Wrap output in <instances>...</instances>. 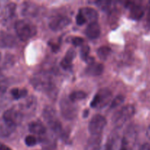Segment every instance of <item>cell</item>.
I'll use <instances>...</instances> for the list:
<instances>
[{
	"label": "cell",
	"instance_id": "cell-21",
	"mask_svg": "<svg viewBox=\"0 0 150 150\" xmlns=\"http://www.w3.org/2000/svg\"><path fill=\"white\" fill-rule=\"evenodd\" d=\"M87 94L83 91H74L71 92L69 96V98L71 102L75 103L78 100H82L86 98Z\"/></svg>",
	"mask_w": 150,
	"mask_h": 150
},
{
	"label": "cell",
	"instance_id": "cell-25",
	"mask_svg": "<svg viewBox=\"0 0 150 150\" xmlns=\"http://www.w3.org/2000/svg\"><path fill=\"white\" fill-rule=\"evenodd\" d=\"M7 87H8V81L2 73H0V96L5 93Z\"/></svg>",
	"mask_w": 150,
	"mask_h": 150
},
{
	"label": "cell",
	"instance_id": "cell-7",
	"mask_svg": "<svg viewBox=\"0 0 150 150\" xmlns=\"http://www.w3.org/2000/svg\"><path fill=\"white\" fill-rule=\"evenodd\" d=\"M106 125H107V120L105 117L100 114H96L90 121L88 125V130L91 136H100Z\"/></svg>",
	"mask_w": 150,
	"mask_h": 150
},
{
	"label": "cell",
	"instance_id": "cell-11",
	"mask_svg": "<svg viewBox=\"0 0 150 150\" xmlns=\"http://www.w3.org/2000/svg\"><path fill=\"white\" fill-rule=\"evenodd\" d=\"M79 13L83 16L85 18L86 23L88 22V24L91 23L97 22L98 20V13L96 10L91 8V7H82L79 10Z\"/></svg>",
	"mask_w": 150,
	"mask_h": 150
},
{
	"label": "cell",
	"instance_id": "cell-20",
	"mask_svg": "<svg viewBox=\"0 0 150 150\" xmlns=\"http://www.w3.org/2000/svg\"><path fill=\"white\" fill-rule=\"evenodd\" d=\"M89 53H90L89 46L87 45H82L80 50V57L81 58H82V59L84 60L85 62H86L88 64L95 62L94 61V58L90 57Z\"/></svg>",
	"mask_w": 150,
	"mask_h": 150
},
{
	"label": "cell",
	"instance_id": "cell-24",
	"mask_svg": "<svg viewBox=\"0 0 150 150\" xmlns=\"http://www.w3.org/2000/svg\"><path fill=\"white\" fill-rule=\"evenodd\" d=\"M16 4L15 3H9L5 7V10H4V16L5 18H10L12 16L14 15L15 11H16Z\"/></svg>",
	"mask_w": 150,
	"mask_h": 150
},
{
	"label": "cell",
	"instance_id": "cell-37",
	"mask_svg": "<svg viewBox=\"0 0 150 150\" xmlns=\"http://www.w3.org/2000/svg\"><path fill=\"white\" fill-rule=\"evenodd\" d=\"M88 113H89V111H88V110H85V111H84V114H83V117H85H85H87V116H88Z\"/></svg>",
	"mask_w": 150,
	"mask_h": 150
},
{
	"label": "cell",
	"instance_id": "cell-1",
	"mask_svg": "<svg viewBox=\"0 0 150 150\" xmlns=\"http://www.w3.org/2000/svg\"><path fill=\"white\" fill-rule=\"evenodd\" d=\"M31 84L39 92L54 93L55 86L51 76L45 73H38L32 76Z\"/></svg>",
	"mask_w": 150,
	"mask_h": 150
},
{
	"label": "cell",
	"instance_id": "cell-19",
	"mask_svg": "<svg viewBox=\"0 0 150 150\" xmlns=\"http://www.w3.org/2000/svg\"><path fill=\"white\" fill-rule=\"evenodd\" d=\"M144 10L140 5H132L130 9V16L135 20H139L144 16Z\"/></svg>",
	"mask_w": 150,
	"mask_h": 150
},
{
	"label": "cell",
	"instance_id": "cell-38",
	"mask_svg": "<svg viewBox=\"0 0 150 150\" xmlns=\"http://www.w3.org/2000/svg\"><path fill=\"white\" fill-rule=\"evenodd\" d=\"M120 150H130V149H129V148L126 147V146H121V149Z\"/></svg>",
	"mask_w": 150,
	"mask_h": 150
},
{
	"label": "cell",
	"instance_id": "cell-31",
	"mask_svg": "<svg viewBox=\"0 0 150 150\" xmlns=\"http://www.w3.org/2000/svg\"><path fill=\"white\" fill-rule=\"evenodd\" d=\"M76 22L77 23V25L80 26V25H83L84 23H86V21H85V18L83 17V16L80 13H78V14L76 15Z\"/></svg>",
	"mask_w": 150,
	"mask_h": 150
},
{
	"label": "cell",
	"instance_id": "cell-2",
	"mask_svg": "<svg viewBox=\"0 0 150 150\" xmlns=\"http://www.w3.org/2000/svg\"><path fill=\"white\" fill-rule=\"evenodd\" d=\"M15 30L19 39L26 41L35 36L37 28L34 23L28 20H19L15 23Z\"/></svg>",
	"mask_w": 150,
	"mask_h": 150
},
{
	"label": "cell",
	"instance_id": "cell-33",
	"mask_svg": "<svg viewBox=\"0 0 150 150\" xmlns=\"http://www.w3.org/2000/svg\"><path fill=\"white\" fill-rule=\"evenodd\" d=\"M0 150H12L9 146L0 142Z\"/></svg>",
	"mask_w": 150,
	"mask_h": 150
},
{
	"label": "cell",
	"instance_id": "cell-23",
	"mask_svg": "<svg viewBox=\"0 0 150 150\" xmlns=\"http://www.w3.org/2000/svg\"><path fill=\"white\" fill-rule=\"evenodd\" d=\"M11 95L14 99L19 100L21 98H25L27 95V91L25 89H19L18 88H14L11 90Z\"/></svg>",
	"mask_w": 150,
	"mask_h": 150
},
{
	"label": "cell",
	"instance_id": "cell-14",
	"mask_svg": "<svg viewBox=\"0 0 150 150\" xmlns=\"http://www.w3.org/2000/svg\"><path fill=\"white\" fill-rule=\"evenodd\" d=\"M40 137V142L42 144V146L44 150H54L55 149L56 142L53 136H48L46 133Z\"/></svg>",
	"mask_w": 150,
	"mask_h": 150
},
{
	"label": "cell",
	"instance_id": "cell-16",
	"mask_svg": "<svg viewBox=\"0 0 150 150\" xmlns=\"http://www.w3.org/2000/svg\"><path fill=\"white\" fill-rule=\"evenodd\" d=\"M16 128V126L10 124L2 120V121L0 122V137H7L14 132Z\"/></svg>",
	"mask_w": 150,
	"mask_h": 150
},
{
	"label": "cell",
	"instance_id": "cell-15",
	"mask_svg": "<svg viewBox=\"0 0 150 150\" xmlns=\"http://www.w3.org/2000/svg\"><path fill=\"white\" fill-rule=\"evenodd\" d=\"M104 72V66L101 64L96 62H93L88 64L85 70V73L91 76H98L102 74Z\"/></svg>",
	"mask_w": 150,
	"mask_h": 150
},
{
	"label": "cell",
	"instance_id": "cell-26",
	"mask_svg": "<svg viewBox=\"0 0 150 150\" xmlns=\"http://www.w3.org/2000/svg\"><path fill=\"white\" fill-rule=\"evenodd\" d=\"M124 96L121 95H118L116 98H115L114 99L112 100L111 103H110V108H114L118 107L119 105H121L124 102Z\"/></svg>",
	"mask_w": 150,
	"mask_h": 150
},
{
	"label": "cell",
	"instance_id": "cell-10",
	"mask_svg": "<svg viewBox=\"0 0 150 150\" xmlns=\"http://www.w3.org/2000/svg\"><path fill=\"white\" fill-rule=\"evenodd\" d=\"M16 45V40L8 32L0 31V48H11Z\"/></svg>",
	"mask_w": 150,
	"mask_h": 150
},
{
	"label": "cell",
	"instance_id": "cell-29",
	"mask_svg": "<svg viewBox=\"0 0 150 150\" xmlns=\"http://www.w3.org/2000/svg\"><path fill=\"white\" fill-rule=\"evenodd\" d=\"M96 4L99 7H101L102 10H107V9L111 8V4L112 2L110 1H97Z\"/></svg>",
	"mask_w": 150,
	"mask_h": 150
},
{
	"label": "cell",
	"instance_id": "cell-12",
	"mask_svg": "<svg viewBox=\"0 0 150 150\" xmlns=\"http://www.w3.org/2000/svg\"><path fill=\"white\" fill-rule=\"evenodd\" d=\"M75 57H76V51L73 48L69 49L66 52V55L63 57L62 61L60 62V66L64 70H70L72 67V62H73Z\"/></svg>",
	"mask_w": 150,
	"mask_h": 150
},
{
	"label": "cell",
	"instance_id": "cell-9",
	"mask_svg": "<svg viewBox=\"0 0 150 150\" xmlns=\"http://www.w3.org/2000/svg\"><path fill=\"white\" fill-rule=\"evenodd\" d=\"M22 117L23 114L21 111H18L15 108H10L4 113L2 120L10 124L17 126L22 121Z\"/></svg>",
	"mask_w": 150,
	"mask_h": 150
},
{
	"label": "cell",
	"instance_id": "cell-34",
	"mask_svg": "<svg viewBox=\"0 0 150 150\" xmlns=\"http://www.w3.org/2000/svg\"><path fill=\"white\" fill-rule=\"evenodd\" d=\"M146 21H147V23H148L149 26H150V10H149V11L148 15H147Z\"/></svg>",
	"mask_w": 150,
	"mask_h": 150
},
{
	"label": "cell",
	"instance_id": "cell-35",
	"mask_svg": "<svg viewBox=\"0 0 150 150\" xmlns=\"http://www.w3.org/2000/svg\"><path fill=\"white\" fill-rule=\"evenodd\" d=\"M146 136H147V138H148V139L150 140V125L149 126V127H148V128H147Z\"/></svg>",
	"mask_w": 150,
	"mask_h": 150
},
{
	"label": "cell",
	"instance_id": "cell-4",
	"mask_svg": "<svg viewBox=\"0 0 150 150\" xmlns=\"http://www.w3.org/2000/svg\"><path fill=\"white\" fill-rule=\"evenodd\" d=\"M135 112V107L132 105H124L113 116V124L117 127H121L133 117Z\"/></svg>",
	"mask_w": 150,
	"mask_h": 150
},
{
	"label": "cell",
	"instance_id": "cell-27",
	"mask_svg": "<svg viewBox=\"0 0 150 150\" xmlns=\"http://www.w3.org/2000/svg\"><path fill=\"white\" fill-rule=\"evenodd\" d=\"M35 7L33 4H31L30 3H26V5H24L23 14L25 16H29V15H33L35 13Z\"/></svg>",
	"mask_w": 150,
	"mask_h": 150
},
{
	"label": "cell",
	"instance_id": "cell-8",
	"mask_svg": "<svg viewBox=\"0 0 150 150\" xmlns=\"http://www.w3.org/2000/svg\"><path fill=\"white\" fill-rule=\"evenodd\" d=\"M71 23V18L63 15H57L50 19L49 26L52 31H60L69 26Z\"/></svg>",
	"mask_w": 150,
	"mask_h": 150
},
{
	"label": "cell",
	"instance_id": "cell-30",
	"mask_svg": "<svg viewBox=\"0 0 150 150\" xmlns=\"http://www.w3.org/2000/svg\"><path fill=\"white\" fill-rule=\"evenodd\" d=\"M83 38H79V37H75L73 38L71 40V42L74 46H80L83 43Z\"/></svg>",
	"mask_w": 150,
	"mask_h": 150
},
{
	"label": "cell",
	"instance_id": "cell-28",
	"mask_svg": "<svg viewBox=\"0 0 150 150\" xmlns=\"http://www.w3.org/2000/svg\"><path fill=\"white\" fill-rule=\"evenodd\" d=\"M25 144L28 146H33L36 145L37 139L36 138L34 137L33 136H27L25 138Z\"/></svg>",
	"mask_w": 150,
	"mask_h": 150
},
{
	"label": "cell",
	"instance_id": "cell-22",
	"mask_svg": "<svg viewBox=\"0 0 150 150\" xmlns=\"http://www.w3.org/2000/svg\"><path fill=\"white\" fill-rule=\"evenodd\" d=\"M110 48L107 46H101L97 50V55L100 59L106 60L110 54Z\"/></svg>",
	"mask_w": 150,
	"mask_h": 150
},
{
	"label": "cell",
	"instance_id": "cell-39",
	"mask_svg": "<svg viewBox=\"0 0 150 150\" xmlns=\"http://www.w3.org/2000/svg\"><path fill=\"white\" fill-rule=\"evenodd\" d=\"M1 53H0V61H1Z\"/></svg>",
	"mask_w": 150,
	"mask_h": 150
},
{
	"label": "cell",
	"instance_id": "cell-32",
	"mask_svg": "<svg viewBox=\"0 0 150 150\" xmlns=\"http://www.w3.org/2000/svg\"><path fill=\"white\" fill-rule=\"evenodd\" d=\"M139 150H150V144H144L140 147Z\"/></svg>",
	"mask_w": 150,
	"mask_h": 150
},
{
	"label": "cell",
	"instance_id": "cell-36",
	"mask_svg": "<svg viewBox=\"0 0 150 150\" xmlns=\"http://www.w3.org/2000/svg\"><path fill=\"white\" fill-rule=\"evenodd\" d=\"M104 150H113V146H112L111 144H107V146H105V149Z\"/></svg>",
	"mask_w": 150,
	"mask_h": 150
},
{
	"label": "cell",
	"instance_id": "cell-5",
	"mask_svg": "<svg viewBox=\"0 0 150 150\" xmlns=\"http://www.w3.org/2000/svg\"><path fill=\"white\" fill-rule=\"evenodd\" d=\"M62 116L67 120H72L77 116L78 109L75 103L71 102L69 98H63L60 102Z\"/></svg>",
	"mask_w": 150,
	"mask_h": 150
},
{
	"label": "cell",
	"instance_id": "cell-3",
	"mask_svg": "<svg viewBox=\"0 0 150 150\" xmlns=\"http://www.w3.org/2000/svg\"><path fill=\"white\" fill-rule=\"evenodd\" d=\"M43 117L54 133L62 136L63 127L57 117L56 110L53 107L49 105L46 106L43 111Z\"/></svg>",
	"mask_w": 150,
	"mask_h": 150
},
{
	"label": "cell",
	"instance_id": "cell-6",
	"mask_svg": "<svg viewBox=\"0 0 150 150\" xmlns=\"http://www.w3.org/2000/svg\"><path fill=\"white\" fill-rule=\"evenodd\" d=\"M112 93L110 89L103 88L96 94L91 103V106L92 108H103L110 103Z\"/></svg>",
	"mask_w": 150,
	"mask_h": 150
},
{
	"label": "cell",
	"instance_id": "cell-17",
	"mask_svg": "<svg viewBox=\"0 0 150 150\" xmlns=\"http://www.w3.org/2000/svg\"><path fill=\"white\" fill-rule=\"evenodd\" d=\"M29 130L33 134L41 136L46 133V127L40 122H32L29 125Z\"/></svg>",
	"mask_w": 150,
	"mask_h": 150
},
{
	"label": "cell",
	"instance_id": "cell-18",
	"mask_svg": "<svg viewBox=\"0 0 150 150\" xmlns=\"http://www.w3.org/2000/svg\"><path fill=\"white\" fill-rule=\"evenodd\" d=\"M101 138L100 136H91L87 143L85 150H99Z\"/></svg>",
	"mask_w": 150,
	"mask_h": 150
},
{
	"label": "cell",
	"instance_id": "cell-13",
	"mask_svg": "<svg viewBox=\"0 0 150 150\" xmlns=\"http://www.w3.org/2000/svg\"><path fill=\"white\" fill-rule=\"evenodd\" d=\"M100 33H101V29L97 22L89 23L85 29V35L90 39H96L99 37Z\"/></svg>",
	"mask_w": 150,
	"mask_h": 150
}]
</instances>
